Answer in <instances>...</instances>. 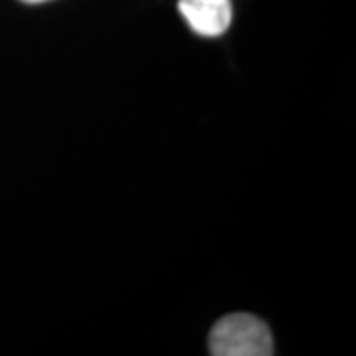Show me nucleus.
<instances>
[{
    "label": "nucleus",
    "mask_w": 356,
    "mask_h": 356,
    "mask_svg": "<svg viewBox=\"0 0 356 356\" xmlns=\"http://www.w3.org/2000/svg\"><path fill=\"white\" fill-rule=\"evenodd\" d=\"M20 2H24V3H32V6H35V3L48 2V0H20Z\"/></svg>",
    "instance_id": "7ed1b4c3"
},
{
    "label": "nucleus",
    "mask_w": 356,
    "mask_h": 356,
    "mask_svg": "<svg viewBox=\"0 0 356 356\" xmlns=\"http://www.w3.org/2000/svg\"><path fill=\"white\" fill-rule=\"evenodd\" d=\"M178 10L195 33L220 37L233 20L231 0H180Z\"/></svg>",
    "instance_id": "f03ea898"
},
{
    "label": "nucleus",
    "mask_w": 356,
    "mask_h": 356,
    "mask_svg": "<svg viewBox=\"0 0 356 356\" xmlns=\"http://www.w3.org/2000/svg\"><path fill=\"white\" fill-rule=\"evenodd\" d=\"M208 346L215 356L274 355V340L269 327L249 314H233L221 318L213 327Z\"/></svg>",
    "instance_id": "f257e3e1"
}]
</instances>
